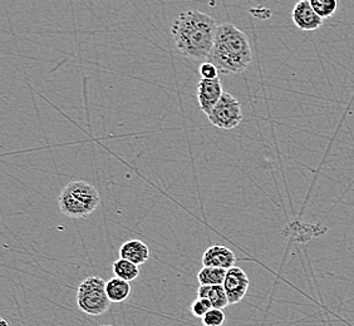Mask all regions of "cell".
<instances>
[{"mask_svg": "<svg viewBox=\"0 0 354 326\" xmlns=\"http://www.w3.org/2000/svg\"><path fill=\"white\" fill-rule=\"evenodd\" d=\"M218 27L212 17L196 9L177 15L171 26L177 52L191 61H207Z\"/></svg>", "mask_w": 354, "mask_h": 326, "instance_id": "cell-1", "label": "cell"}, {"mask_svg": "<svg viewBox=\"0 0 354 326\" xmlns=\"http://www.w3.org/2000/svg\"><path fill=\"white\" fill-rule=\"evenodd\" d=\"M207 61L224 75L245 72L252 61V46L248 35L232 23L218 26Z\"/></svg>", "mask_w": 354, "mask_h": 326, "instance_id": "cell-2", "label": "cell"}, {"mask_svg": "<svg viewBox=\"0 0 354 326\" xmlns=\"http://www.w3.org/2000/svg\"><path fill=\"white\" fill-rule=\"evenodd\" d=\"M58 202L63 215L83 218L92 215L98 209L101 198L95 186L86 181H73L62 190Z\"/></svg>", "mask_w": 354, "mask_h": 326, "instance_id": "cell-3", "label": "cell"}, {"mask_svg": "<svg viewBox=\"0 0 354 326\" xmlns=\"http://www.w3.org/2000/svg\"><path fill=\"white\" fill-rule=\"evenodd\" d=\"M106 282L98 276L83 280L77 291V305L81 311L92 316H100L109 311L112 303L106 291Z\"/></svg>", "mask_w": 354, "mask_h": 326, "instance_id": "cell-4", "label": "cell"}, {"mask_svg": "<svg viewBox=\"0 0 354 326\" xmlns=\"http://www.w3.org/2000/svg\"><path fill=\"white\" fill-rule=\"evenodd\" d=\"M243 117V109L238 99L230 93H224L207 118L215 127L230 131L238 127Z\"/></svg>", "mask_w": 354, "mask_h": 326, "instance_id": "cell-5", "label": "cell"}, {"mask_svg": "<svg viewBox=\"0 0 354 326\" xmlns=\"http://www.w3.org/2000/svg\"><path fill=\"white\" fill-rule=\"evenodd\" d=\"M249 285H250L249 278L241 267L235 266L230 270H227L223 287L226 292L229 304L235 305L244 299L249 290Z\"/></svg>", "mask_w": 354, "mask_h": 326, "instance_id": "cell-6", "label": "cell"}, {"mask_svg": "<svg viewBox=\"0 0 354 326\" xmlns=\"http://www.w3.org/2000/svg\"><path fill=\"white\" fill-rule=\"evenodd\" d=\"M224 93L220 78L212 79V81L200 79L198 83V101L200 111L204 112L206 116H209Z\"/></svg>", "mask_w": 354, "mask_h": 326, "instance_id": "cell-7", "label": "cell"}, {"mask_svg": "<svg viewBox=\"0 0 354 326\" xmlns=\"http://www.w3.org/2000/svg\"><path fill=\"white\" fill-rule=\"evenodd\" d=\"M292 19L300 30L306 32L317 30L323 26V19L315 13L309 0H301L297 3L292 12Z\"/></svg>", "mask_w": 354, "mask_h": 326, "instance_id": "cell-8", "label": "cell"}, {"mask_svg": "<svg viewBox=\"0 0 354 326\" xmlns=\"http://www.w3.org/2000/svg\"><path fill=\"white\" fill-rule=\"evenodd\" d=\"M201 261H203V267H215V269H223L227 271L232 267H235L236 255L226 246L215 245L204 252Z\"/></svg>", "mask_w": 354, "mask_h": 326, "instance_id": "cell-9", "label": "cell"}, {"mask_svg": "<svg viewBox=\"0 0 354 326\" xmlns=\"http://www.w3.org/2000/svg\"><path fill=\"white\" fill-rule=\"evenodd\" d=\"M150 256V247L141 240H129L120 249V258L127 260L137 266L146 264Z\"/></svg>", "mask_w": 354, "mask_h": 326, "instance_id": "cell-10", "label": "cell"}, {"mask_svg": "<svg viewBox=\"0 0 354 326\" xmlns=\"http://www.w3.org/2000/svg\"><path fill=\"white\" fill-rule=\"evenodd\" d=\"M198 298L207 300L212 309L224 310L226 306L230 305L223 286H198Z\"/></svg>", "mask_w": 354, "mask_h": 326, "instance_id": "cell-11", "label": "cell"}, {"mask_svg": "<svg viewBox=\"0 0 354 326\" xmlns=\"http://www.w3.org/2000/svg\"><path fill=\"white\" fill-rule=\"evenodd\" d=\"M106 291L111 303H123L131 295L130 282L113 278L106 282Z\"/></svg>", "mask_w": 354, "mask_h": 326, "instance_id": "cell-12", "label": "cell"}, {"mask_svg": "<svg viewBox=\"0 0 354 326\" xmlns=\"http://www.w3.org/2000/svg\"><path fill=\"white\" fill-rule=\"evenodd\" d=\"M226 270L215 269V267H203L198 274V281L200 286H223Z\"/></svg>", "mask_w": 354, "mask_h": 326, "instance_id": "cell-13", "label": "cell"}, {"mask_svg": "<svg viewBox=\"0 0 354 326\" xmlns=\"http://www.w3.org/2000/svg\"><path fill=\"white\" fill-rule=\"evenodd\" d=\"M113 272L116 275V278L118 279L124 280L127 282H131L133 280H136L140 276V266L132 264L127 260H123V258H118L113 265H112Z\"/></svg>", "mask_w": 354, "mask_h": 326, "instance_id": "cell-14", "label": "cell"}, {"mask_svg": "<svg viewBox=\"0 0 354 326\" xmlns=\"http://www.w3.org/2000/svg\"><path fill=\"white\" fill-rule=\"evenodd\" d=\"M310 4L323 21L333 17L338 9L337 0H310Z\"/></svg>", "mask_w": 354, "mask_h": 326, "instance_id": "cell-15", "label": "cell"}, {"mask_svg": "<svg viewBox=\"0 0 354 326\" xmlns=\"http://www.w3.org/2000/svg\"><path fill=\"white\" fill-rule=\"evenodd\" d=\"M201 321L204 326H223L225 324V313L220 309H212Z\"/></svg>", "mask_w": 354, "mask_h": 326, "instance_id": "cell-16", "label": "cell"}, {"mask_svg": "<svg viewBox=\"0 0 354 326\" xmlns=\"http://www.w3.org/2000/svg\"><path fill=\"white\" fill-rule=\"evenodd\" d=\"M212 309V304H210L207 300L200 299V298L195 300L190 307L191 314H192L195 318H198V319H203L205 315L209 313Z\"/></svg>", "mask_w": 354, "mask_h": 326, "instance_id": "cell-17", "label": "cell"}, {"mask_svg": "<svg viewBox=\"0 0 354 326\" xmlns=\"http://www.w3.org/2000/svg\"><path fill=\"white\" fill-rule=\"evenodd\" d=\"M198 73L201 75V79L212 81L218 78V69L210 61H204L198 68Z\"/></svg>", "mask_w": 354, "mask_h": 326, "instance_id": "cell-18", "label": "cell"}, {"mask_svg": "<svg viewBox=\"0 0 354 326\" xmlns=\"http://www.w3.org/2000/svg\"><path fill=\"white\" fill-rule=\"evenodd\" d=\"M250 13L254 17L261 19V21H266V19H269L272 17V12L269 9H266V8H252Z\"/></svg>", "mask_w": 354, "mask_h": 326, "instance_id": "cell-19", "label": "cell"}, {"mask_svg": "<svg viewBox=\"0 0 354 326\" xmlns=\"http://www.w3.org/2000/svg\"><path fill=\"white\" fill-rule=\"evenodd\" d=\"M0 325L9 326V324H8L7 320L1 319V320H0Z\"/></svg>", "mask_w": 354, "mask_h": 326, "instance_id": "cell-20", "label": "cell"}, {"mask_svg": "<svg viewBox=\"0 0 354 326\" xmlns=\"http://www.w3.org/2000/svg\"><path fill=\"white\" fill-rule=\"evenodd\" d=\"M103 326H112V325H103Z\"/></svg>", "mask_w": 354, "mask_h": 326, "instance_id": "cell-21", "label": "cell"}]
</instances>
